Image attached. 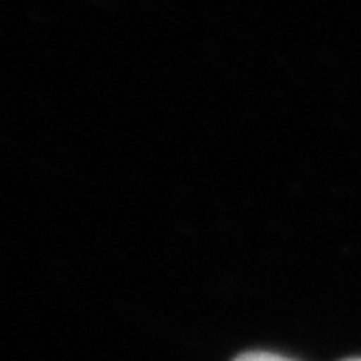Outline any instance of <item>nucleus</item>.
I'll use <instances>...</instances> for the list:
<instances>
[{"label": "nucleus", "mask_w": 361, "mask_h": 361, "mask_svg": "<svg viewBox=\"0 0 361 361\" xmlns=\"http://www.w3.org/2000/svg\"><path fill=\"white\" fill-rule=\"evenodd\" d=\"M344 361H361V357H355V359H344Z\"/></svg>", "instance_id": "2"}, {"label": "nucleus", "mask_w": 361, "mask_h": 361, "mask_svg": "<svg viewBox=\"0 0 361 361\" xmlns=\"http://www.w3.org/2000/svg\"><path fill=\"white\" fill-rule=\"evenodd\" d=\"M233 361H294V359H288L283 355H274V353H264V350H250V353H242Z\"/></svg>", "instance_id": "1"}]
</instances>
